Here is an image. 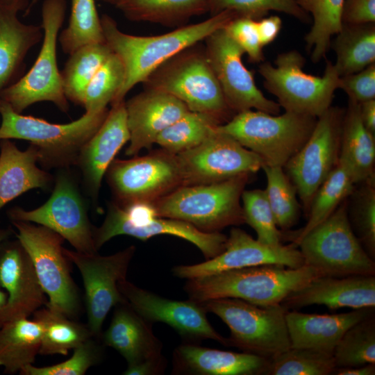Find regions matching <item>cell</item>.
Here are the masks:
<instances>
[{"mask_svg":"<svg viewBox=\"0 0 375 375\" xmlns=\"http://www.w3.org/2000/svg\"><path fill=\"white\" fill-rule=\"evenodd\" d=\"M238 17L234 11L225 10L204 21L181 26L167 33L140 36L122 32L113 18L103 15L100 19L105 42L120 58L125 71L124 83L110 105L124 101L132 88L142 83L162 64L184 49L203 41Z\"/></svg>","mask_w":375,"mask_h":375,"instance_id":"obj_1","label":"cell"},{"mask_svg":"<svg viewBox=\"0 0 375 375\" xmlns=\"http://www.w3.org/2000/svg\"><path fill=\"white\" fill-rule=\"evenodd\" d=\"M322 276L306 265L297 268L261 265L188 279L183 289L190 299L197 302L235 298L269 306L281 304L291 292Z\"/></svg>","mask_w":375,"mask_h":375,"instance_id":"obj_2","label":"cell"},{"mask_svg":"<svg viewBox=\"0 0 375 375\" xmlns=\"http://www.w3.org/2000/svg\"><path fill=\"white\" fill-rule=\"evenodd\" d=\"M108 110L85 112L69 123L54 124L18 113L0 100V140L28 141L38 149V163L44 168L68 169L76 165L83 146L102 124Z\"/></svg>","mask_w":375,"mask_h":375,"instance_id":"obj_3","label":"cell"},{"mask_svg":"<svg viewBox=\"0 0 375 375\" xmlns=\"http://www.w3.org/2000/svg\"><path fill=\"white\" fill-rule=\"evenodd\" d=\"M251 174L182 185L151 203L158 217L181 220L206 233L245 223L241 197Z\"/></svg>","mask_w":375,"mask_h":375,"instance_id":"obj_4","label":"cell"},{"mask_svg":"<svg viewBox=\"0 0 375 375\" xmlns=\"http://www.w3.org/2000/svg\"><path fill=\"white\" fill-rule=\"evenodd\" d=\"M317 119L290 111L272 115L247 110L235 114L216 128L256 153L264 165L283 167L306 143Z\"/></svg>","mask_w":375,"mask_h":375,"instance_id":"obj_5","label":"cell"},{"mask_svg":"<svg viewBox=\"0 0 375 375\" xmlns=\"http://www.w3.org/2000/svg\"><path fill=\"white\" fill-rule=\"evenodd\" d=\"M142 83L144 88L172 95L190 111L213 116L222 124L234 115L208 62L204 47H198V43L162 64Z\"/></svg>","mask_w":375,"mask_h":375,"instance_id":"obj_6","label":"cell"},{"mask_svg":"<svg viewBox=\"0 0 375 375\" xmlns=\"http://www.w3.org/2000/svg\"><path fill=\"white\" fill-rule=\"evenodd\" d=\"M229 328L228 347L270 359L289 349L285 309L281 304L259 306L235 298L199 302Z\"/></svg>","mask_w":375,"mask_h":375,"instance_id":"obj_7","label":"cell"},{"mask_svg":"<svg viewBox=\"0 0 375 375\" xmlns=\"http://www.w3.org/2000/svg\"><path fill=\"white\" fill-rule=\"evenodd\" d=\"M66 8V0L43 1L41 24L43 36L38 56L31 68L1 96V100L7 102L18 113L41 101L51 102L63 112L69 111V101L63 92L56 53Z\"/></svg>","mask_w":375,"mask_h":375,"instance_id":"obj_8","label":"cell"},{"mask_svg":"<svg viewBox=\"0 0 375 375\" xmlns=\"http://www.w3.org/2000/svg\"><path fill=\"white\" fill-rule=\"evenodd\" d=\"M305 63L298 51L291 50L278 54L274 65L260 63L258 72L265 89L277 97L285 111L318 117L331 106L340 76L328 60L322 76L305 73Z\"/></svg>","mask_w":375,"mask_h":375,"instance_id":"obj_9","label":"cell"},{"mask_svg":"<svg viewBox=\"0 0 375 375\" xmlns=\"http://www.w3.org/2000/svg\"><path fill=\"white\" fill-rule=\"evenodd\" d=\"M297 247L306 265L323 276L374 275L375 262L355 233L345 199L326 220L308 233Z\"/></svg>","mask_w":375,"mask_h":375,"instance_id":"obj_10","label":"cell"},{"mask_svg":"<svg viewBox=\"0 0 375 375\" xmlns=\"http://www.w3.org/2000/svg\"><path fill=\"white\" fill-rule=\"evenodd\" d=\"M17 239L29 255L39 282L48 297L45 306L69 318L82 311L78 288L63 252L65 240L53 231L33 223L11 221Z\"/></svg>","mask_w":375,"mask_h":375,"instance_id":"obj_11","label":"cell"},{"mask_svg":"<svg viewBox=\"0 0 375 375\" xmlns=\"http://www.w3.org/2000/svg\"><path fill=\"white\" fill-rule=\"evenodd\" d=\"M11 221L34 223L59 234L78 252L94 253L88 208L74 178L67 169H60L49 199L32 210L14 207L8 210Z\"/></svg>","mask_w":375,"mask_h":375,"instance_id":"obj_12","label":"cell"},{"mask_svg":"<svg viewBox=\"0 0 375 375\" xmlns=\"http://www.w3.org/2000/svg\"><path fill=\"white\" fill-rule=\"evenodd\" d=\"M113 201L152 203L184 185L178 157L163 149L128 160L115 159L106 174Z\"/></svg>","mask_w":375,"mask_h":375,"instance_id":"obj_13","label":"cell"},{"mask_svg":"<svg viewBox=\"0 0 375 375\" xmlns=\"http://www.w3.org/2000/svg\"><path fill=\"white\" fill-rule=\"evenodd\" d=\"M344 110L331 106L319 116L306 143L283 167L306 215L316 191L338 162Z\"/></svg>","mask_w":375,"mask_h":375,"instance_id":"obj_14","label":"cell"},{"mask_svg":"<svg viewBox=\"0 0 375 375\" xmlns=\"http://www.w3.org/2000/svg\"><path fill=\"white\" fill-rule=\"evenodd\" d=\"M135 250L131 245L112 255L101 256L98 252L86 253L63 248L65 255L82 276L87 325L96 338H101L110 310L125 301L119 283L126 278Z\"/></svg>","mask_w":375,"mask_h":375,"instance_id":"obj_15","label":"cell"},{"mask_svg":"<svg viewBox=\"0 0 375 375\" xmlns=\"http://www.w3.org/2000/svg\"><path fill=\"white\" fill-rule=\"evenodd\" d=\"M203 41L206 58L233 113L252 109L272 115L280 112V105L265 97L256 86L253 74L242 61L244 51L224 28Z\"/></svg>","mask_w":375,"mask_h":375,"instance_id":"obj_16","label":"cell"},{"mask_svg":"<svg viewBox=\"0 0 375 375\" xmlns=\"http://www.w3.org/2000/svg\"><path fill=\"white\" fill-rule=\"evenodd\" d=\"M177 156L184 185L221 182L254 174L264 166L256 153L217 128L200 144Z\"/></svg>","mask_w":375,"mask_h":375,"instance_id":"obj_17","label":"cell"},{"mask_svg":"<svg viewBox=\"0 0 375 375\" xmlns=\"http://www.w3.org/2000/svg\"><path fill=\"white\" fill-rule=\"evenodd\" d=\"M119 289L126 301L151 324L165 323L173 328L185 343L198 344L204 340L217 341L228 347L223 337L211 326L207 312L192 299L174 300L142 289L126 278L119 283Z\"/></svg>","mask_w":375,"mask_h":375,"instance_id":"obj_18","label":"cell"},{"mask_svg":"<svg viewBox=\"0 0 375 375\" xmlns=\"http://www.w3.org/2000/svg\"><path fill=\"white\" fill-rule=\"evenodd\" d=\"M261 265L297 268L305 263L299 249L293 244H266L242 229L233 227L227 237L225 249L220 254L201 263L175 266L172 273L177 278L188 280Z\"/></svg>","mask_w":375,"mask_h":375,"instance_id":"obj_19","label":"cell"},{"mask_svg":"<svg viewBox=\"0 0 375 375\" xmlns=\"http://www.w3.org/2000/svg\"><path fill=\"white\" fill-rule=\"evenodd\" d=\"M0 288L6 290L8 297L0 310V326L28 318L47 303L32 260L17 239L6 240L0 246Z\"/></svg>","mask_w":375,"mask_h":375,"instance_id":"obj_20","label":"cell"},{"mask_svg":"<svg viewBox=\"0 0 375 375\" xmlns=\"http://www.w3.org/2000/svg\"><path fill=\"white\" fill-rule=\"evenodd\" d=\"M125 100L111 106L102 124L84 144L77 159L87 195L98 203L101 183L110 164L129 141Z\"/></svg>","mask_w":375,"mask_h":375,"instance_id":"obj_21","label":"cell"},{"mask_svg":"<svg viewBox=\"0 0 375 375\" xmlns=\"http://www.w3.org/2000/svg\"><path fill=\"white\" fill-rule=\"evenodd\" d=\"M125 107L130 134L125 153L133 156L151 148L163 130L189 111L172 95L147 88L125 101Z\"/></svg>","mask_w":375,"mask_h":375,"instance_id":"obj_22","label":"cell"},{"mask_svg":"<svg viewBox=\"0 0 375 375\" xmlns=\"http://www.w3.org/2000/svg\"><path fill=\"white\" fill-rule=\"evenodd\" d=\"M281 304L287 310L315 304L332 310L375 307V276H319L291 292Z\"/></svg>","mask_w":375,"mask_h":375,"instance_id":"obj_23","label":"cell"},{"mask_svg":"<svg viewBox=\"0 0 375 375\" xmlns=\"http://www.w3.org/2000/svg\"><path fill=\"white\" fill-rule=\"evenodd\" d=\"M269 359L246 352L238 353L185 343L173 353L172 374L192 375L267 374Z\"/></svg>","mask_w":375,"mask_h":375,"instance_id":"obj_24","label":"cell"},{"mask_svg":"<svg viewBox=\"0 0 375 375\" xmlns=\"http://www.w3.org/2000/svg\"><path fill=\"white\" fill-rule=\"evenodd\" d=\"M374 308L353 309L339 314H308L297 310L285 314L293 348H308L333 354L343 334L353 325L374 315Z\"/></svg>","mask_w":375,"mask_h":375,"instance_id":"obj_25","label":"cell"},{"mask_svg":"<svg viewBox=\"0 0 375 375\" xmlns=\"http://www.w3.org/2000/svg\"><path fill=\"white\" fill-rule=\"evenodd\" d=\"M101 338L103 344L115 349L128 365L162 355V344L154 335L152 324L126 300L115 306L110 324Z\"/></svg>","mask_w":375,"mask_h":375,"instance_id":"obj_26","label":"cell"},{"mask_svg":"<svg viewBox=\"0 0 375 375\" xmlns=\"http://www.w3.org/2000/svg\"><path fill=\"white\" fill-rule=\"evenodd\" d=\"M20 11L0 2V100L2 92L24 74L26 56L43 36L41 26L19 19Z\"/></svg>","mask_w":375,"mask_h":375,"instance_id":"obj_27","label":"cell"},{"mask_svg":"<svg viewBox=\"0 0 375 375\" xmlns=\"http://www.w3.org/2000/svg\"><path fill=\"white\" fill-rule=\"evenodd\" d=\"M38 149L32 144L20 150L10 140L0 142V210L33 189H49L52 176L40 168Z\"/></svg>","mask_w":375,"mask_h":375,"instance_id":"obj_28","label":"cell"},{"mask_svg":"<svg viewBox=\"0 0 375 375\" xmlns=\"http://www.w3.org/2000/svg\"><path fill=\"white\" fill-rule=\"evenodd\" d=\"M339 160L347 167L355 184L375 176V135L363 125L359 103L351 99L344 110Z\"/></svg>","mask_w":375,"mask_h":375,"instance_id":"obj_29","label":"cell"},{"mask_svg":"<svg viewBox=\"0 0 375 375\" xmlns=\"http://www.w3.org/2000/svg\"><path fill=\"white\" fill-rule=\"evenodd\" d=\"M42 328L35 320L19 318L0 326V367L6 374L20 372L39 354Z\"/></svg>","mask_w":375,"mask_h":375,"instance_id":"obj_30","label":"cell"},{"mask_svg":"<svg viewBox=\"0 0 375 375\" xmlns=\"http://www.w3.org/2000/svg\"><path fill=\"white\" fill-rule=\"evenodd\" d=\"M331 47L340 76L360 72L375 62V23L342 24Z\"/></svg>","mask_w":375,"mask_h":375,"instance_id":"obj_31","label":"cell"},{"mask_svg":"<svg viewBox=\"0 0 375 375\" xmlns=\"http://www.w3.org/2000/svg\"><path fill=\"white\" fill-rule=\"evenodd\" d=\"M115 6L131 21L165 26L183 24L209 11L208 0H120Z\"/></svg>","mask_w":375,"mask_h":375,"instance_id":"obj_32","label":"cell"},{"mask_svg":"<svg viewBox=\"0 0 375 375\" xmlns=\"http://www.w3.org/2000/svg\"><path fill=\"white\" fill-rule=\"evenodd\" d=\"M355 185L347 167L338 160L336 166L316 191L307 214L306 224L288 237L292 244L297 247L308 233L333 214L351 195Z\"/></svg>","mask_w":375,"mask_h":375,"instance_id":"obj_33","label":"cell"},{"mask_svg":"<svg viewBox=\"0 0 375 375\" xmlns=\"http://www.w3.org/2000/svg\"><path fill=\"white\" fill-rule=\"evenodd\" d=\"M33 319L42 328L39 354L67 356L93 334L83 324L48 307H41L33 313Z\"/></svg>","mask_w":375,"mask_h":375,"instance_id":"obj_34","label":"cell"},{"mask_svg":"<svg viewBox=\"0 0 375 375\" xmlns=\"http://www.w3.org/2000/svg\"><path fill=\"white\" fill-rule=\"evenodd\" d=\"M112 52L103 42L85 44L69 54L60 72L63 92L68 101L82 106L88 83Z\"/></svg>","mask_w":375,"mask_h":375,"instance_id":"obj_35","label":"cell"},{"mask_svg":"<svg viewBox=\"0 0 375 375\" xmlns=\"http://www.w3.org/2000/svg\"><path fill=\"white\" fill-rule=\"evenodd\" d=\"M307 13H310L313 24L305 36L310 58L317 62L326 57L331 47V37L342 28V11L344 0H296Z\"/></svg>","mask_w":375,"mask_h":375,"instance_id":"obj_36","label":"cell"},{"mask_svg":"<svg viewBox=\"0 0 375 375\" xmlns=\"http://www.w3.org/2000/svg\"><path fill=\"white\" fill-rule=\"evenodd\" d=\"M221 122L212 115L189 110L158 136L162 149L178 154L203 142Z\"/></svg>","mask_w":375,"mask_h":375,"instance_id":"obj_37","label":"cell"},{"mask_svg":"<svg viewBox=\"0 0 375 375\" xmlns=\"http://www.w3.org/2000/svg\"><path fill=\"white\" fill-rule=\"evenodd\" d=\"M65 53L85 44L105 42L95 0H72L68 26L58 36Z\"/></svg>","mask_w":375,"mask_h":375,"instance_id":"obj_38","label":"cell"},{"mask_svg":"<svg viewBox=\"0 0 375 375\" xmlns=\"http://www.w3.org/2000/svg\"><path fill=\"white\" fill-rule=\"evenodd\" d=\"M262 169L267 180L265 191L276 224L281 230L288 231L299 218L297 189L283 167L264 165Z\"/></svg>","mask_w":375,"mask_h":375,"instance_id":"obj_39","label":"cell"},{"mask_svg":"<svg viewBox=\"0 0 375 375\" xmlns=\"http://www.w3.org/2000/svg\"><path fill=\"white\" fill-rule=\"evenodd\" d=\"M333 357L336 367L375 363L374 315L346 331L334 349Z\"/></svg>","mask_w":375,"mask_h":375,"instance_id":"obj_40","label":"cell"},{"mask_svg":"<svg viewBox=\"0 0 375 375\" xmlns=\"http://www.w3.org/2000/svg\"><path fill=\"white\" fill-rule=\"evenodd\" d=\"M333 354L293 348L269 359L267 375H329L335 368Z\"/></svg>","mask_w":375,"mask_h":375,"instance_id":"obj_41","label":"cell"},{"mask_svg":"<svg viewBox=\"0 0 375 375\" xmlns=\"http://www.w3.org/2000/svg\"><path fill=\"white\" fill-rule=\"evenodd\" d=\"M125 71L120 58L113 52L100 67L88 83L82 106L85 112H95L107 108L121 89Z\"/></svg>","mask_w":375,"mask_h":375,"instance_id":"obj_42","label":"cell"},{"mask_svg":"<svg viewBox=\"0 0 375 375\" xmlns=\"http://www.w3.org/2000/svg\"><path fill=\"white\" fill-rule=\"evenodd\" d=\"M353 190V205L348 217L356 238L370 256L375 260V176L361 183Z\"/></svg>","mask_w":375,"mask_h":375,"instance_id":"obj_43","label":"cell"},{"mask_svg":"<svg viewBox=\"0 0 375 375\" xmlns=\"http://www.w3.org/2000/svg\"><path fill=\"white\" fill-rule=\"evenodd\" d=\"M241 201L245 223L256 231L257 240L269 245L282 244L283 234L276 224L265 190H244Z\"/></svg>","mask_w":375,"mask_h":375,"instance_id":"obj_44","label":"cell"},{"mask_svg":"<svg viewBox=\"0 0 375 375\" xmlns=\"http://www.w3.org/2000/svg\"><path fill=\"white\" fill-rule=\"evenodd\" d=\"M208 12L211 15L231 10L239 17L258 20L274 10L291 15L303 22L310 20L308 13L297 4L296 0H208Z\"/></svg>","mask_w":375,"mask_h":375,"instance_id":"obj_45","label":"cell"},{"mask_svg":"<svg viewBox=\"0 0 375 375\" xmlns=\"http://www.w3.org/2000/svg\"><path fill=\"white\" fill-rule=\"evenodd\" d=\"M94 336L90 338L73 349L67 360L49 366L35 367L33 364L25 367L22 375H83L92 367L101 361L103 344Z\"/></svg>","mask_w":375,"mask_h":375,"instance_id":"obj_46","label":"cell"},{"mask_svg":"<svg viewBox=\"0 0 375 375\" xmlns=\"http://www.w3.org/2000/svg\"><path fill=\"white\" fill-rule=\"evenodd\" d=\"M228 35L248 55L251 62L259 63L264 60L262 46L257 29V20L247 17H238L225 27Z\"/></svg>","mask_w":375,"mask_h":375,"instance_id":"obj_47","label":"cell"},{"mask_svg":"<svg viewBox=\"0 0 375 375\" xmlns=\"http://www.w3.org/2000/svg\"><path fill=\"white\" fill-rule=\"evenodd\" d=\"M339 88L358 103L375 99V62L364 69L340 77Z\"/></svg>","mask_w":375,"mask_h":375,"instance_id":"obj_48","label":"cell"},{"mask_svg":"<svg viewBox=\"0 0 375 375\" xmlns=\"http://www.w3.org/2000/svg\"><path fill=\"white\" fill-rule=\"evenodd\" d=\"M342 24L375 23V0H344Z\"/></svg>","mask_w":375,"mask_h":375,"instance_id":"obj_49","label":"cell"},{"mask_svg":"<svg viewBox=\"0 0 375 375\" xmlns=\"http://www.w3.org/2000/svg\"><path fill=\"white\" fill-rule=\"evenodd\" d=\"M167 367V360L163 355L146 359L141 362L128 365L123 372L124 375H160Z\"/></svg>","mask_w":375,"mask_h":375,"instance_id":"obj_50","label":"cell"},{"mask_svg":"<svg viewBox=\"0 0 375 375\" xmlns=\"http://www.w3.org/2000/svg\"><path fill=\"white\" fill-rule=\"evenodd\" d=\"M281 27V18L277 15L262 17L257 20L258 33L262 47L270 44L276 38Z\"/></svg>","mask_w":375,"mask_h":375,"instance_id":"obj_51","label":"cell"},{"mask_svg":"<svg viewBox=\"0 0 375 375\" xmlns=\"http://www.w3.org/2000/svg\"><path fill=\"white\" fill-rule=\"evenodd\" d=\"M360 115L365 127L375 135V99L359 103Z\"/></svg>","mask_w":375,"mask_h":375,"instance_id":"obj_52","label":"cell"},{"mask_svg":"<svg viewBox=\"0 0 375 375\" xmlns=\"http://www.w3.org/2000/svg\"><path fill=\"white\" fill-rule=\"evenodd\" d=\"M332 374L336 375H374L375 363H369L364 365L335 367Z\"/></svg>","mask_w":375,"mask_h":375,"instance_id":"obj_53","label":"cell"},{"mask_svg":"<svg viewBox=\"0 0 375 375\" xmlns=\"http://www.w3.org/2000/svg\"><path fill=\"white\" fill-rule=\"evenodd\" d=\"M11 232L10 229L4 228L0 226V246L3 242L8 240ZM7 297L6 292L0 288V310L6 305Z\"/></svg>","mask_w":375,"mask_h":375,"instance_id":"obj_54","label":"cell"},{"mask_svg":"<svg viewBox=\"0 0 375 375\" xmlns=\"http://www.w3.org/2000/svg\"><path fill=\"white\" fill-rule=\"evenodd\" d=\"M0 2L8 5L19 8L22 10H26L28 6V0H0Z\"/></svg>","mask_w":375,"mask_h":375,"instance_id":"obj_55","label":"cell"},{"mask_svg":"<svg viewBox=\"0 0 375 375\" xmlns=\"http://www.w3.org/2000/svg\"><path fill=\"white\" fill-rule=\"evenodd\" d=\"M38 1L39 0H31V2L28 4V8H26V10L25 11L26 15H28L31 12L33 7L38 3Z\"/></svg>","mask_w":375,"mask_h":375,"instance_id":"obj_56","label":"cell"},{"mask_svg":"<svg viewBox=\"0 0 375 375\" xmlns=\"http://www.w3.org/2000/svg\"><path fill=\"white\" fill-rule=\"evenodd\" d=\"M99 1L116 6L120 0H99Z\"/></svg>","mask_w":375,"mask_h":375,"instance_id":"obj_57","label":"cell"}]
</instances>
